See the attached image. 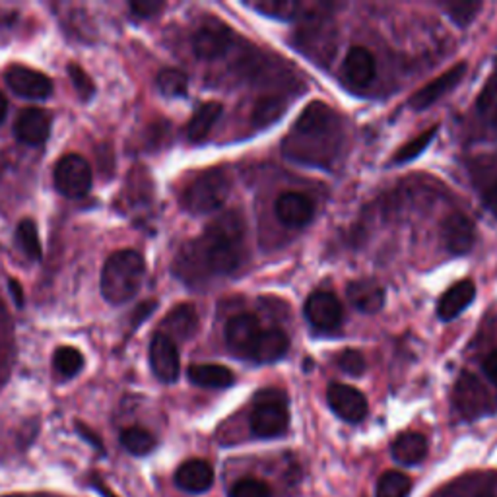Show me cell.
Returning <instances> with one entry per match:
<instances>
[{
    "mask_svg": "<svg viewBox=\"0 0 497 497\" xmlns=\"http://www.w3.org/2000/svg\"><path fill=\"white\" fill-rule=\"evenodd\" d=\"M158 87L168 97H183L189 90V79L177 69H165L158 74Z\"/></svg>",
    "mask_w": 497,
    "mask_h": 497,
    "instance_id": "d6a6232c",
    "label": "cell"
},
{
    "mask_svg": "<svg viewBox=\"0 0 497 497\" xmlns=\"http://www.w3.org/2000/svg\"><path fill=\"white\" fill-rule=\"evenodd\" d=\"M6 113H8V102H6V97L3 95V92H0V123L4 120Z\"/></svg>",
    "mask_w": 497,
    "mask_h": 497,
    "instance_id": "bcb514c9",
    "label": "cell"
},
{
    "mask_svg": "<svg viewBox=\"0 0 497 497\" xmlns=\"http://www.w3.org/2000/svg\"><path fill=\"white\" fill-rule=\"evenodd\" d=\"M348 300L361 313H377L385 305V290L375 280H353L348 284Z\"/></svg>",
    "mask_w": 497,
    "mask_h": 497,
    "instance_id": "44dd1931",
    "label": "cell"
},
{
    "mask_svg": "<svg viewBox=\"0 0 497 497\" xmlns=\"http://www.w3.org/2000/svg\"><path fill=\"white\" fill-rule=\"evenodd\" d=\"M94 485H95V488H97L99 492L104 493V497H115L112 492H107V488H105V485H104L102 482H97V480H95V482H94Z\"/></svg>",
    "mask_w": 497,
    "mask_h": 497,
    "instance_id": "7dc6e473",
    "label": "cell"
},
{
    "mask_svg": "<svg viewBox=\"0 0 497 497\" xmlns=\"http://www.w3.org/2000/svg\"><path fill=\"white\" fill-rule=\"evenodd\" d=\"M8 286H10V292H12L14 302H16L18 305H24V290H21L20 282H18V280H14V278H10Z\"/></svg>",
    "mask_w": 497,
    "mask_h": 497,
    "instance_id": "ee69618b",
    "label": "cell"
},
{
    "mask_svg": "<svg viewBox=\"0 0 497 497\" xmlns=\"http://www.w3.org/2000/svg\"><path fill=\"white\" fill-rule=\"evenodd\" d=\"M305 317L319 330H335L342 323V303L335 294L315 292L305 302Z\"/></svg>",
    "mask_w": 497,
    "mask_h": 497,
    "instance_id": "9a60e30c",
    "label": "cell"
},
{
    "mask_svg": "<svg viewBox=\"0 0 497 497\" xmlns=\"http://www.w3.org/2000/svg\"><path fill=\"white\" fill-rule=\"evenodd\" d=\"M84 368V356L72 348V346H61L53 356V369L57 371L61 377L70 379L76 373Z\"/></svg>",
    "mask_w": 497,
    "mask_h": 497,
    "instance_id": "f1b7e54d",
    "label": "cell"
},
{
    "mask_svg": "<svg viewBox=\"0 0 497 497\" xmlns=\"http://www.w3.org/2000/svg\"><path fill=\"white\" fill-rule=\"evenodd\" d=\"M342 128L335 109L323 102L309 104L297 117L294 130L284 138L286 158L315 168H330L338 156Z\"/></svg>",
    "mask_w": 497,
    "mask_h": 497,
    "instance_id": "7a4b0ae2",
    "label": "cell"
},
{
    "mask_svg": "<svg viewBox=\"0 0 497 497\" xmlns=\"http://www.w3.org/2000/svg\"><path fill=\"white\" fill-rule=\"evenodd\" d=\"M435 135H437V127H432L429 130L422 132L419 137L412 138L410 142H406V145L401 150H396L393 162L394 163H406V162L416 160L419 153H422L429 145H432V140H434Z\"/></svg>",
    "mask_w": 497,
    "mask_h": 497,
    "instance_id": "e575fe53",
    "label": "cell"
},
{
    "mask_svg": "<svg viewBox=\"0 0 497 497\" xmlns=\"http://www.w3.org/2000/svg\"><path fill=\"white\" fill-rule=\"evenodd\" d=\"M482 369L485 373V377L497 385V350L490 352L488 356H485V360L482 363Z\"/></svg>",
    "mask_w": 497,
    "mask_h": 497,
    "instance_id": "60d3db41",
    "label": "cell"
},
{
    "mask_svg": "<svg viewBox=\"0 0 497 497\" xmlns=\"http://www.w3.org/2000/svg\"><path fill=\"white\" fill-rule=\"evenodd\" d=\"M412 482L399 470H386L377 482V497H408Z\"/></svg>",
    "mask_w": 497,
    "mask_h": 497,
    "instance_id": "f546056e",
    "label": "cell"
},
{
    "mask_svg": "<svg viewBox=\"0 0 497 497\" xmlns=\"http://www.w3.org/2000/svg\"><path fill=\"white\" fill-rule=\"evenodd\" d=\"M150 366L153 375L163 383H173L179 377V350H177V344L171 338L162 333H158L150 342Z\"/></svg>",
    "mask_w": 497,
    "mask_h": 497,
    "instance_id": "7c38bea8",
    "label": "cell"
},
{
    "mask_svg": "<svg viewBox=\"0 0 497 497\" xmlns=\"http://www.w3.org/2000/svg\"><path fill=\"white\" fill-rule=\"evenodd\" d=\"M443 241L452 255H467L476 241V228L462 212H452L443 222Z\"/></svg>",
    "mask_w": 497,
    "mask_h": 497,
    "instance_id": "2e32d148",
    "label": "cell"
},
{
    "mask_svg": "<svg viewBox=\"0 0 497 497\" xmlns=\"http://www.w3.org/2000/svg\"><path fill=\"white\" fill-rule=\"evenodd\" d=\"M165 4L160 3V0H137V3H130L132 14L138 18H153L160 14Z\"/></svg>",
    "mask_w": 497,
    "mask_h": 497,
    "instance_id": "ab89813d",
    "label": "cell"
},
{
    "mask_svg": "<svg viewBox=\"0 0 497 497\" xmlns=\"http://www.w3.org/2000/svg\"><path fill=\"white\" fill-rule=\"evenodd\" d=\"M261 333L262 328L255 315L241 313L231 317L226 325L228 348L239 358H251V352L255 348Z\"/></svg>",
    "mask_w": 497,
    "mask_h": 497,
    "instance_id": "ba28073f",
    "label": "cell"
},
{
    "mask_svg": "<svg viewBox=\"0 0 497 497\" xmlns=\"http://www.w3.org/2000/svg\"><path fill=\"white\" fill-rule=\"evenodd\" d=\"M189 379L198 386H208V389H226L236 381L234 373L226 366L218 363H198L189 368Z\"/></svg>",
    "mask_w": 497,
    "mask_h": 497,
    "instance_id": "d4e9b609",
    "label": "cell"
},
{
    "mask_svg": "<svg viewBox=\"0 0 497 497\" xmlns=\"http://www.w3.org/2000/svg\"><path fill=\"white\" fill-rule=\"evenodd\" d=\"M142 276H145V261L138 253L132 249L117 251L104 264L102 294L109 303H125L138 294Z\"/></svg>",
    "mask_w": 497,
    "mask_h": 497,
    "instance_id": "3957f363",
    "label": "cell"
},
{
    "mask_svg": "<svg viewBox=\"0 0 497 497\" xmlns=\"http://www.w3.org/2000/svg\"><path fill=\"white\" fill-rule=\"evenodd\" d=\"M455 404L462 416L474 419L490 410V396L476 377L462 373L455 385Z\"/></svg>",
    "mask_w": 497,
    "mask_h": 497,
    "instance_id": "4fadbf2b",
    "label": "cell"
},
{
    "mask_svg": "<svg viewBox=\"0 0 497 497\" xmlns=\"http://www.w3.org/2000/svg\"><path fill=\"white\" fill-rule=\"evenodd\" d=\"M342 80H344L352 90H366L377 76V64H375L373 54L361 46L352 47L342 62Z\"/></svg>",
    "mask_w": 497,
    "mask_h": 497,
    "instance_id": "8fae6325",
    "label": "cell"
},
{
    "mask_svg": "<svg viewBox=\"0 0 497 497\" xmlns=\"http://www.w3.org/2000/svg\"><path fill=\"white\" fill-rule=\"evenodd\" d=\"M229 177L224 170H208L186 186L183 206L191 214H210L224 206L229 196Z\"/></svg>",
    "mask_w": 497,
    "mask_h": 497,
    "instance_id": "277c9868",
    "label": "cell"
},
{
    "mask_svg": "<svg viewBox=\"0 0 497 497\" xmlns=\"http://www.w3.org/2000/svg\"><path fill=\"white\" fill-rule=\"evenodd\" d=\"M16 236H18L20 247L24 249V253L29 259H36V261L41 259L43 249H41L39 234H37V226L33 224L31 220H21L16 229Z\"/></svg>",
    "mask_w": 497,
    "mask_h": 497,
    "instance_id": "836d02e7",
    "label": "cell"
},
{
    "mask_svg": "<svg viewBox=\"0 0 497 497\" xmlns=\"http://www.w3.org/2000/svg\"><path fill=\"white\" fill-rule=\"evenodd\" d=\"M249 6L264 16L280 20H294L303 10V6L295 3V0H259V3H253Z\"/></svg>",
    "mask_w": 497,
    "mask_h": 497,
    "instance_id": "1f68e13d",
    "label": "cell"
},
{
    "mask_svg": "<svg viewBox=\"0 0 497 497\" xmlns=\"http://www.w3.org/2000/svg\"><path fill=\"white\" fill-rule=\"evenodd\" d=\"M245 222L236 210L218 216L198 237L181 249L175 261V274L185 282H203L210 276L236 272L243 261Z\"/></svg>",
    "mask_w": 497,
    "mask_h": 497,
    "instance_id": "6da1fadb",
    "label": "cell"
},
{
    "mask_svg": "<svg viewBox=\"0 0 497 497\" xmlns=\"http://www.w3.org/2000/svg\"><path fill=\"white\" fill-rule=\"evenodd\" d=\"M69 72H70L72 84L76 87V92H79V95L82 99H90L94 95V90H95V86H94L90 76H87L79 64H70L69 66Z\"/></svg>",
    "mask_w": 497,
    "mask_h": 497,
    "instance_id": "f35d334b",
    "label": "cell"
},
{
    "mask_svg": "<svg viewBox=\"0 0 497 497\" xmlns=\"http://www.w3.org/2000/svg\"><path fill=\"white\" fill-rule=\"evenodd\" d=\"M465 74H467V62H459L455 66H451L447 72L437 76L434 82L419 87L408 104H410V107L416 109V112H424V109L434 105L441 97H445L449 92L455 90V87L462 82V79H465Z\"/></svg>",
    "mask_w": 497,
    "mask_h": 497,
    "instance_id": "30bf717a",
    "label": "cell"
},
{
    "mask_svg": "<svg viewBox=\"0 0 497 497\" xmlns=\"http://www.w3.org/2000/svg\"><path fill=\"white\" fill-rule=\"evenodd\" d=\"M336 363L342 371L353 375V377H360V375L366 371V358H363V353L358 350L340 352Z\"/></svg>",
    "mask_w": 497,
    "mask_h": 497,
    "instance_id": "74e56055",
    "label": "cell"
},
{
    "mask_svg": "<svg viewBox=\"0 0 497 497\" xmlns=\"http://www.w3.org/2000/svg\"><path fill=\"white\" fill-rule=\"evenodd\" d=\"M251 432L262 439L280 437L290 426V412L278 399L261 401L249 418Z\"/></svg>",
    "mask_w": 497,
    "mask_h": 497,
    "instance_id": "8992f818",
    "label": "cell"
},
{
    "mask_svg": "<svg viewBox=\"0 0 497 497\" xmlns=\"http://www.w3.org/2000/svg\"><path fill=\"white\" fill-rule=\"evenodd\" d=\"M4 79H6V84L21 97L46 99L53 94V80L49 79V76L33 70V69H28V66H18V64L10 66Z\"/></svg>",
    "mask_w": 497,
    "mask_h": 497,
    "instance_id": "5bb4252c",
    "label": "cell"
},
{
    "mask_svg": "<svg viewBox=\"0 0 497 497\" xmlns=\"http://www.w3.org/2000/svg\"><path fill=\"white\" fill-rule=\"evenodd\" d=\"M92 177V165L79 153H66L54 165V185L69 198H80L90 191Z\"/></svg>",
    "mask_w": 497,
    "mask_h": 497,
    "instance_id": "5b68a950",
    "label": "cell"
},
{
    "mask_svg": "<svg viewBox=\"0 0 497 497\" xmlns=\"http://www.w3.org/2000/svg\"><path fill=\"white\" fill-rule=\"evenodd\" d=\"M288 350H290V338L286 336L280 328H269L261 333L249 360L257 363H272L282 360L284 353Z\"/></svg>",
    "mask_w": 497,
    "mask_h": 497,
    "instance_id": "603a6c76",
    "label": "cell"
},
{
    "mask_svg": "<svg viewBox=\"0 0 497 497\" xmlns=\"http://www.w3.org/2000/svg\"><path fill=\"white\" fill-rule=\"evenodd\" d=\"M443 8L457 26H468L480 12L482 3H472V0H452V3H445Z\"/></svg>",
    "mask_w": 497,
    "mask_h": 497,
    "instance_id": "d590c367",
    "label": "cell"
},
{
    "mask_svg": "<svg viewBox=\"0 0 497 497\" xmlns=\"http://www.w3.org/2000/svg\"><path fill=\"white\" fill-rule=\"evenodd\" d=\"M231 41H234V31L212 20L195 33L193 49L198 59L214 61L224 57L231 47Z\"/></svg>",
    "mask_w": 497,
    "mask_h": 497,
    "instance_id": "9c48e42d",
    "label": "cell"
},
{
    "mask_svg": "<svg viewBox=\"0 0 497 497\" xmlns=\"http://www.w3.org/2000/svg\"><path fill=\"white\" fill-rule=\"evenodd\" d=\"M484 203L497 216V179L484 191Z\"/></svg>",
    "mask_w": 497,
    "mask_h": 497,
    "instance_id": "b9f144b4",
    "label": "cell"
},
{
    "mask_svg": "<svg viewBox=\"0 0 497 497\" xmlns=\"http://www.w3.org/2000/svg\"><path fill=\"white\" fill-rule=\"evenodd\" d=\"M476 112L485 123L497 127V72L490 76L476 99Z\"/></svg>",
    "mask_w": 497,
    "mask_h": 497,
    "instance_id": "4dcf8cb0",
    "label": "cell"
},
{
    "mask_svg": "<svg viewBox=\"0 0 497 497\" xmlns=\"http://www.w3.org/2000/svg\"><path fill=\"white\" fill-rule=\"evenodd\" d=\"M393 457L402 465H418L427 455V441L422 434L406 432L393 441Z\"/></svg>",
    "mask_w": 497,
    "mask_h": 497,
    "instance_id": "cb8c5ba5",
    "label": "cell"
},
{
    "mask_svg": "<svg viewBox=\"0 0 497 497\" xmlns=\"http://www.w3.org/2000/svg\"><path fill=\"white\" fill-rule=\"evenodd\" d=\"M120 445H123L130 455L145 457L156 447V439H153L148 429L132 426L123 429V434H120Z\"/></svg>",
    "mask_w": 497,
    "mask_h": 497,
    "instance_id": "83f0119b",
    "label": "cell"
},
{
    "mask_svg": "<svg viewBox=\"0 0 497 497\" xmlns=\"http://www.w3.org/2000/svg\"><path fill=\"white\" fill-rule=\"evenodd\" d=\"M51 132V119L46 112L37 107H29L16 120L14 135L26 145H41L46 142Z\"/></svg>",
    "mask_w": 497,
    "mask_h": 497,
    "instance_id": "d6986e66",
    "label": "cell"
},
{
    "mask_svg": "<svg viewBox=\"0 0 497 497\" xmlns=\"http://www.w3.org/2000/svg\"><path fill=\"white\" fill-rule=\"evenodd\" d=\"M269 484L257 478H243L229 488L228 497H270Z\"/></svg>",
    "mask_w": 497,
    "mask_h": 497,
    "instance_id": "8d00e7d4",
    "label": "cell"
},
{
    "mask_svg": "<svg viewBox=\"0 0 497 497\" xmlns=\"http://www.w3.org/2000/svg\"><path fill=\"white\" fill-rule=\"evenodd\" d=\"M274 212L282 224L290 228H303L313 220L315 206L311 198L302 193H284L276 201Z\"/></svg>",
    "mask_w": 497,
    "mask_h": 497,
    "instance_id": "e0dca14e",
    "label": "cell"
},
{
    "mask_svg": "<svg viewBox=\"0 0 497 497\" xmlns=\"http://www.w3.org/2000/svg\"><path fill=\"white\" fill-rule=\"evenodd\" d=\"M478 497H495L492 492H482V493H478Z\"/></svg>",
    "mask_w": 497,
    "mask_h": 497,
    "instance_id": "c3c4849f",
    "label": "cell"
},
{
    "mask_svg": "<svg viewBox=\"0 0 497 497\" xmlns=\"http://www.w3.org/2000/svg\"><path fill=\"white\" fill-rule=\"evenodd\" d=\"M476 297V286L470 280H462L443 294V297L439 300L437 305V315L443 321H452V319L459 317L465 309L474 302Z\"/></svg>",
    "mask_w": 497,
    "mask_h": 497,
    "instance_id": "ffe728a7",
    "label": "cell"
},
{
    "mask_svg": "<svg viewBox=\"0 0 497 497\" xmlns=\"http://www.w3.org/2000/svg\"><path fill=\"white\" fill-rule=\"evenodd\" d=\"M286 107H288V99H286L284 95H264L261 97L255 109H253V125L255 127H269L272 123H276L278 120L284 112H286Z\"/></svg>",
    "mask_w": 497,
    "mask_h": 497,
    "instance_id": "4316f807",
    "label": "cell"
},
{
    "mask_svg": "<svg viewBox=\"0 0 497 497\" xmlns=\"http://www.w3.org/2000/svg\"><path fill=\"white\" fill-rule=\"evenodd\" d=\"M175 484L186 493H204L214 484V468L203 459L185 460L175 472Z\"/></svg>",
    "mask_w": 497,
    "mask_h": 497,
    "instance_id": "ac0fdd59",
    "label": "cell"
},
{
    "mask_svg": "<svg viewBox=\"0 0 497 497\" xmlns=\"http://www.w3.org/2000/svg\"><path fill=\"white\" fill-rule=\"evenodd\" d=\"M224 107L222 104L218 102H206L201 107L196 109V113L191 117L189 127H186V137H189L193 142H201L204 140L210 130L214 128L216 120L222 115Z\"/></svg>",
    "mask_w": 497,
    "mask_h": 497,
    "instance_id": "484cf974",
    "label": "cell"
},
{
    "mask_svg": "<svg viewBox=\"0 0 497 497\" xmlns=\"http://www.w3.org/2000/svg\"><path fill=\"white\" fill-rule=\"evenodd\" d=\"M163 333L168 338L175 340H189L191 336H195L196 328H198V315L196 309L189 303L177 305L173 311L163 319Z\"/></svg>",
    "mask_w": 497,
    "mask_h": 497,
    "instance_id": "7402d4cb",
    "label": "cell"
},
{
    "mask_svg": "<svg viewBox=\"0 0 497 497\" xmlns=\"http://www.w3.org/2000/svg\"><path fill=\"white\" fill-rule=\"evenodd\" d=\"M153 307H156V303H153V302H146V303H142V305H140V307L137 309V313H135V321H132V323H135V325H138V323H142V321H145V319H146V317H148V315L152 313V309H153Z\"/></svg>",
    "mask_w": 497,
    "mask_h": 497,
    "instance_id": "7bdbcfd3",
    "label": "cell"
},
{
    "mask_svg": "<svg viewBox=\"0 0 497 497\" xmlns=\"http://www.w3.org/2000/svg\"><path fill=\"white\" fill-rule=\"evenodd\" d=\"M333 412L348 424H360L368 416V401L358 389L344 383H333L327 391Z\"/></svg>",
    "mask_w": 497,
    "mask_h": 497,
    "instance_id": "52a82bcc",
    "label": "cell"
},
{
    "mask_svg": "<svg viewBox=\"0 0 497 497\" xmlns=\"http://www.w3.org/2000/svg\"><path fill=\"white\" fill-rule=\"evenodd\" d=\"M76 429H79V432H80L87 441H90L92 445H95L97 449H102V441H99V437H97L95 434H92L90 429H87L84 424H79V426H76Z\"/></svg>",
    "mask_w": 497,
    "mask_h": 497,
    "instance_id": "f6af8a7d",
    "label": "cell"
}]
</instances>
